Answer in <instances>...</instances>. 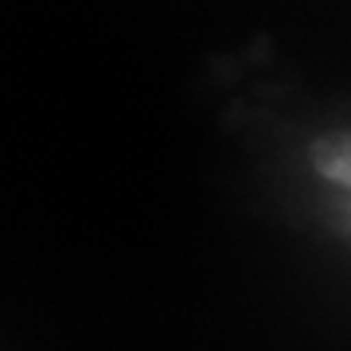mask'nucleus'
Instances as JSON below:
<instances>
[{"mask_svg": "<svg viewBox=\"0 0 351 351\" xmlns=\"http://www.w3.org/2000/svg\"><path fill=\"white\" fill-rule=\"evenodd\" d=\"M316 168L328 180L351 188V137H332L324 145H316Z\"/></svg>", "mask_w": 351, "mask_h": 351, "instance_id": "f257e3e1", "label": "nucleus"}]
</instances>
